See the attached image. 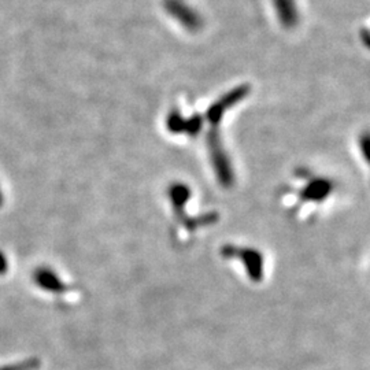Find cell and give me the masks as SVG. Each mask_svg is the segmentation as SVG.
Here are the masks:
<instances>
[{
  "label": "cell",
  "mask_w": 370,
  "mask_h": 370,
  "mask_svg": "<svg viewBox=\"0 0 370 370\" xmlns=\"http://www.w3.org/2000/svg\"><path fill=\"white\" fill-rule=\"evenodd\" d=\"M6 270H7V261L4 255L0 252V274H3Z\"/></svg>",
  "instance_id": "obj_2"
},
{
  "label": "cell",
  "mask_w": 370,
  "mask_h": 370,
  "mask_svg": "<svg viewBox=\"0 0 370 370\" xmlns=\"http://www.w3.org/2000/svg\"><path fill=\"white\" fill-rule=\"evenodd\" d=\"M35 280L40 287L45 288L48 291L52 292H63L65 291V284H62L60 279L50 271L48 269H39L35 273Z\"/></svg>",
  "instance_id": "obj_1"
},
{
  "label": "cell",
  "mask_w": 370,
  "mask_h": 370,
  "mask_svg": "<svg viewBox=\"0 0 370 370\" xmlns=\"http://www.w3.org/2000/svg\"><path fill=\"white\" fill-rule=\"evenodd\" d=\"M0 205H1V194H0Z\"/></svg>",
  "instance_id": "obj_3"
}]
</instances>
